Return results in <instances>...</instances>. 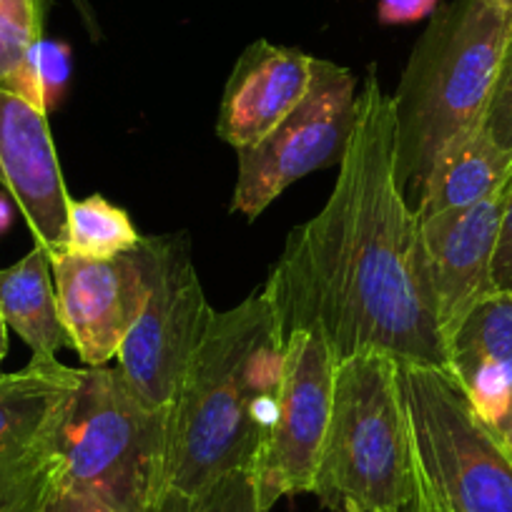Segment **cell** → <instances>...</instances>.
<instances>
[{"mask_svg":"<svg viewBox=\"0 0 512 512\" xmlns=\"http://www.w3.org/2000/svg\"><path fill=\"white\" fill-rule=\"evenodd\" d=\"M337 169L327 204L294 226L262 287L279 329H314L337 362L377 352L445 369L420 219L397 181L395 116L374 68Z\"/></svg>","mask_w":512,"mask_h":512,"instance_id":"6da1fadb","label":"cell"},{"mask_svg":"<svg viewBox=\"0 0 512 512\" xmlns=\"http://www.w3.org/2000/svg\"><path fill=\"white\" fill-rule=\"evenodd\" d=\"M282 367L284 334L264 289L214 312L169 405L164 495L199 500L229 475L251 472Z\"/></svg>","mask_w":512,"mask_h":512,"instance_id":"7a4b0ae2","label":"cell"},{"mask_svg":"<svg viewBox=\"0 0 512 512\" xmlns=\"http://www.w3.org/2000/svg\"><path fill=\"white\" fill-rule=\"evenodd\" d=\"M510 28L512 11L492 0H452L417 38L390 96L397 181L410 204L442 154L482 128Z\"/></svg>","mask_w":512,"mask_h":512,"instance_id":"3957f363","label":"cell"},{"mask_svg":"<svg viewBox=\"0 0 512 512\" xmlns=\"http://www.w3.org/2000/svg\"><path fill=\"white\" fill-rule=\"evenodd\" d=\"M169 407H154L121 369L83 367L56 447L53 487L111 512H151L164 495Z\"/></svg>","mask_w":512,"mask_h":512,"instance_id":"277c9868","label":"cell"},{"mask_svg":"<svg viewBox=\"0 0 512 512\" xmlns=\"http://www.w3.org/2000/svg\"><path fill=\"white\" fill-rule=\"evenodd\" d=\"M312 495L327 510L400 512L415 495V455L400 362L362 352L339 359L332 410Z\"/></svg>","mask_w":512,"mask_h":512,"instance_id":"5b68a950","label":"cell"},{"mask_svg":"<svg viewBox=\"0 0 512 512\" xmlns=\"http://www.w3.org/2000/svg\"><path fill=\"white\" fill-rule=\"evenodd\" d=\"M415 467L455 512H512V462L447 369L400 364Z\"/></svg>","mask_w":512,"mask_h":512,"instance_id":"8992f818","label":"cell"},{"mask_svg":"<svg viewBox=\"0 0 512 512\" xmlns=\"http://www.w3.org/2000/svg\"><path fill=\"white\" fill-rule=\"evenodd\" d=\"M136 249L144 262L146 297L116 362L149 405L169 407L214 309L184 236H144Z\"/></svg>","mask_w":512,"mask_h":512,"instance_id":"52a82bcc","label":"cell"},{"mask_svg":"<svg viewBox=\"0 0 512 512\" xmlns=\"http://www.w3.org/2000/svg\"><path fill=\"white\" fill-rule=\"evenodd\" d=\"M357 76L314 58L312 86L267 139L236 151L231 211L254 221L284 191L314 171L339 166L357 118Z\"/></svg>","mask_w":512,"mask_h":512,"instance_id":"ba28073f","label":"cell"},{"mask_svg":"<svg viewBox=\"0 0 512 512\" xmlns=\"http://www.w3.org/2000/svg\"><path fill=\"white\" fill-rule=\"evenodd\" d=\"M334 369L337 357L319 332L294 329L284 337L282 382L251 465L256 500L264 512H272L282 497L314 492L332 410Z\"/></svg>","mask_w":512,"mask_h":512,"instance_id":"9c48e42d","label":"cell"},{"mask_svg":"<svg viewBox=\"0 0 512 512\" xmlns=\"http://www.w3.org/2000/svg\"><path fill=\"white\" fill-rule=\"evenodd\" d=\"M81 369L33 357L0 374V512H38L53 492L56 447Z\"/></svg>","mask_w":512,"mask_h":512,"instance_id":"30bf717a","label":"cell"},{"mask_svg":"<svg viewBox=\"0 0 512 512\" xmlns=\"http://www.w3.org/2000/svg\"><path fill=\"white\" fill-rule=\"evenodd\" d=\"M61 322L86 367H106L134 327L146 297L139 249L113 259L51 254Z\"/></svg>","mask_w":512,"mask_h":512,"instance_id":"8fae6325","label":"cell"},{"mask_svg":"<svg viewBox=\"0 0 512 512\" xmlns=\"http://www.w3.org/2000/svg\"><path fill=\"white\" fill-rule=\"evenodd\" d=\"M502 206L505 186L475 206L420 219L427 274L445 342L477 302L497 292L492 262Z\"/></svg>","mask_w":512,"mask_h":512,"instance_id":"7c38bea8","label":"cell"},{"mask_svg":"<svg viewBox=\"0 0 512 512\" xmlns=\"http://www.w3.org/2000/svg\"><path fill=\"white\" fill-rule=\"evenodd\" d=\"M48 113L0 88V186L31 226L36 244L58 254L66 241L68 196Z\"/></svg>","mask_w":512,"mask_h":512,"instance_id":"4fadbf2b","label":"cell"},{"mask_svg":"<svg viewBox=\"0 0 512 512\" xmlns=\"http://www.w3.org/2000/svg\"><path fill=\"white\" fill-rule=\"evenodd\" d=\"M314 56L254 41L236 58L221 98L216 134L234 151L267 139L312 86Z\"/></svg>","mask_w":512,"mask_h":512,"instance_id":"5bb4252c","label":"cell"},{"mask_svg":"<svg viewBox=\"0 0 512 512\" xmlns=\"http://www.w3.org/2000/svg\"><path fill=\"white\" fill-rule=\"evenodd\" d=\"M447 372L487 427L512 407V292H492L467 312L445 342Z\"/></svg>","mask_w":512,"mask_h":512,"instance_id":"9a60e30c","label":"cell"},{"mask_svg":"<svg viewBox=\"0 0 512 512\" xmlns=\"http://www.w3.org/2000/svg\"><path fill=\"white\" fill-rule=\"evenodd\" d=\"M510 174L512 154L497 149L480 128L442 154L422 189L417 191L412 209L417 219L467 209L502 189Z\"/></svg>","mask_w":512,"mask_h":512,"instance_id":"2e32d148","label":"cell"},{"mask_svg":"<svg viewBox=\"0 0 512 512\" xmlns=\"http://www.w3.org/2000/svg\"><path fill=\"white\" fill-rule=\"evenodd\" d=\"M0 312L33 357H56L71 347L58 312L51 254L43 246L36 244L21 262L0 269Z\"/></svg>","mask_w":512,"mask_h":512,"instance_id":"e0dca14e","label":"cell"},{"mask_svg":"<svg viewBox=\"0 0 512 512\" xmlns=\"http://www.w3.org/2000/svg\"><path fill=\"white\" fill-rule=\"evenodd\" d=\"M48 0H0V88L46 111L36 73ZM48 113V111H46Z\"/></svg>","mask_w":512,"mask_h":512,"instance_id":"ac0fdd59","label":"cell"},{"mask_svg":"<svg viewBox=\"0 0 512 512\" xmlns=\"http://www.w3.org/2000/svg\"><path fill=\"white\" fill-rule=\"evenodd\" d=\"M141 239L144 236L136 231L131 216L106 196L91 194L81 201H68L66 241L61 251L86 259H113L134 251Z\"/></svg>","mask_w":512,"mask_h":512,"instance_id":"d6986e66","label":"cell"},{"mask_svg":"<svg viewBox=\"0 0 512 512\" xmlns=\"http://www.w3.org/2000/svg\"><path fill=\"white\" fill-rule=\"evenodd\" d=\"M151 512H264L256 500L251 472H236L221 480L209 495L199 500H181L164 495Z\"/></svg>","mask_w":512,"mask_h":512,"instance_id":"ffe728a7","label":"cell"},{"mask_svg":"<svg viewBox=\"0 0 512 512\" xmlns=\"http://www.w3.org/2000/svg\"><path fill=\"white\" fill-rule=\"evenodd\" d=\"M482 131L497 149L512 154V28L497 63L490 101L482 116Z\"/></svg>","mask_w":512,"mask_h":512,"instance_id":"44dd1931","label":"cell"},{"mask_svg":"<svg viewBox=\"0 0 512 512\" xmlns=\"http://www.w3.org/2000/svg\"><path fill=\"white\" fill-rule=\"evenodd\" d=\"M36 73L38 81H41L46 111H51L58 103V98L63 96L68 78H71V51H68L66 43L46 41L43 38L36 51Z\"/></svg>","mask_w":512,"mask_h":512,"instance_id":"7402d4cb","label":"cell"},{"mask_svg":"<svg viewBox=\"0 0 512 512\" xmlns=\"http://www.w3.org/2000/svg\"><path fill=\"white\" fill-rule=\"evenodd\" d=\"M492 282L497 292H512V174L505 184V206H502L500 234H497Z\"/></svg>","mask_w":512,"mask_h":512,"instance_id":"603a6c76","label":"cell"},{"mask_svg":"<svg viewBox=\"0 0 512 512\" xmlns=\"http://www.w3.org/2000/svg\"><path fill=\"white\" fill-rule=\"evenodd\" d=\"M440 8V0H379L377 21L382 26H410L425 21Z\"/></svg>","mask_w":512,"mask_h":512,"instance_id":"cb8c5ba5","label":"cell"},{"mask_svg":"<svg viewBox=\"0 0 512 512\" xmlns=\"http://www.w3.org/2000/svg\"><path fill=\"white\" fill-rule=\"evenodd\" d=\"M48 512H111V510H108L106 505H101L98 500H93V497L53 487L51 497H48Z\"/></svg>","mask_w":512,"mask_h":512,"instance_id":"d4e9b609","label":"cell"},{"mask_svg":"<svg viewBox=\"0 0 512 512\" xmlns=\"http://www.w3.org/2000/svg\"><path fill=\"white\" fill-rule=\"evenodd\" d=\"M400 512H455L435 490L430 482L417 472L415 467V495H412L410 505L402 507Z\"/></svg>","mask_w":512,"mask_h":512,"instance_id":"484cf974","label":"cell"},{"mask_svg":"<svg viewBox=\"0 0 512 512\" xmlns=\"http://www.w3.org/2000/svg\"><path fill=\"white\" fill-rule=\"evenodd\" d=\"M73 6H76V13L81 16L83 28L88 31L91 41H101V26H98L96 11L91 8V3L88 0H73Z\"/></svg>","mask_w":512,"mask_h":512,"instance_id":"4316f807","label":"cell"},{"mask_svg":"<svg viewBox=\"0 0 512 512\" xmlns=\"http://www.w3.org/2000/svg\"><path fill=\"white\" fill-rule=\"evenodd\" d=\"M490 430L495 432L497 442H500L502 450H505V455L510 457V462H512V407H510V412H507L505 420H502L497 427H490Z\"/></svg>","mask_w":512,"mask_h":512,"instance_id":"83f0119b","label":"cell"},{"mask_svg":"<svg viewBox=\"0 0 512 512\" xmlns=\"http://www.w3.org/2000/svg\"><path fill=\"white\" fill-rule=\"evenodd\" d=\"M11 219H13L11 204H8L6 196H0V234L11 226Z\"/></svg>","mask_w":512,"mask_h":512,"instance_id":"f1b7e54d","label":"cell"},{"mask_svg":"<svg viewBox=\"0 0 512 512\" xmlns=\"http://www.w3.org/2000/svg\"><path fill=\"white\" fill-rule=\"evenodd\" d=\"M6 352H8V324H6V317H3V312H0V364H3Z\"/></svg>","mask_w":512,"mask_h":512,"instance_id":"f546056e","label":"cell"},{"mask_svg":"<svg viewBox=\"0 0 512 512\" xmlns=\"http://www.w3.org/2000/svg\"><path fill=\"white\" fill-rule=\"evenodd\" d=\"M492 3H497V6L507 8V11H512V0H492Z\"/></svg>","mask_w":512,"mask_h":512,"instance_id":"4dcf8cb0","label":"cell"},{"mask_svg":"<svg viewBox=\"0 0 512 512\" xmlns=\"http://www.w3.org/2000/svg\"><path fill=\"white\" fill-rule=\"evenodd\" d=\"M344 512H364V510H359L357 505H347V507H344Z\"/></svg>","mask_w":512,"mask_h":512,"instance_id":"1f68e13d","label":"cell"},{"mask_svg":"<svg viewBox=\"0 0 512 512\" xmlns=\"http://www.w3.org/2000/svg\"><path fill=\"white\" fill-rule=\"evenodd\" d=\"M48 497H51V495H48ZM38 512H48V500H46V505H43L41 510H38Z\"/></svg>","mask_w":512,"mask_h":512,"instance_id":"d6a6232c","label":"cell"}]
</instances>
